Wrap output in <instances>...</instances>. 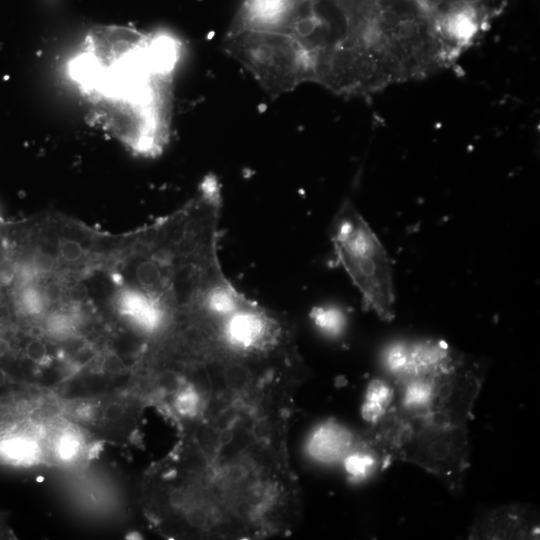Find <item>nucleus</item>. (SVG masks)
<instances>
[{"label":"nucleus","instance_id":"15","mask_svg":"<svg viewBox=\"0 0 540 540\" xmlns=\"http://www.w3.org/2000/svg\"><path fill=\"white\" fill-rule=\"evenodd\" d=\"M198 395L192 390L183 391L177 398L176 406L183 414H194L198 408Z\"/></svg>","mask_w":540,"mask_h":540},{"label":"nucleus","instance_id":"21","mask_svg":"<svg viewBox=\"0 0 540 540\" xmlns=\"http://www.w3.org/2000/svg\"><path fill=\"white\" fill-rule=\"evenodd\" d=\"M9 380L8 374L6 371L0 367V386L5 385Z\"/></svg>","mask_w":540,"mask_h":540},{"label":"nucleus","instance_id":"20","mask_svg":"<svg viewBox=\"0 0 540 540\" xmlns=\"http://www.w3.org/2000/svg\"><path fill=\"white\" fill-rule=\"evenodd\" d=\"M123 364L119 357L110 354L104 359V367L111 372L118 371L122 368Z\"/></svg>","mask_w":540,"mask_h":540},{"label":"nucleus","instance_id":"4","mask_svg":"<svg viewBox=\"0 0 540 540\" xmlns=\"http://www.w3.org/2000/svg\"><path fill=\"white\" fill-rule=\"evenodd\" d=\"M466 425H441L412 419L407 440L396 460L421 466L456 485L469 465Z\"/></svg>","mask_w":540,"mask_h":540},{"label":"nucleus","instance_id":"8","mask_svg":"<svg viewBox=\"0 0 540 540\" xmlns=\"http://www.w3.org/2000/svg\"><path fill=\"white\" fill-rule=\"evenodd\" d=\"M353 434L344 426L327 422L320 425L308 441V452L321 463L331 464L342 460L352 449Z\"/></svg>","mask_w":540,"mask_h":540},{"label":"nucleus","instance_id":"10","mask_svg":"<svg viewBox=\"0 0 540 540\" xmlns=\"http://www.w3.org/2000/svg\"><path fill=\"white\" fill-rule=\"evenodd\" d=\"M344 468L353 480H365L379 467L387 465L381 453L368 441L361 448L351 449L343 458Z\"/></svg>","mask_w":540,"mask_h":540},{"label":"nucleus","instance_id":"5","mask_svg":"<svg viewBox=\"0 0 540 540\" xmlns=\"http://www.w3.org/2000/svg\"><path fill=\"white\" fill-rule=\"evenodd\" d=\"M280 323L271 311L247 297L219 325V342L238 354H254L272 348L280 337Z\"/></svg>","mask_w":540,"mask_h":540},{"label":"nucleus","instance_id":"19","mask_svg":"<svg viewBox=\"0 0 540 540\" xmlns=\"http://www.w3.org/2000/svg\"><path fill=\"white\" fill-rule=\"evenodd\" d=\"M103 415L108 421H117L124 415V407L119 403H111L104 409Z\"/></svg>","mask_w":540,"mask_h":540},{"label":"nucleus","instance_id":"18","mask_svg":"<svg viewBox=\"0 0 540 540\" xmlns=\"http://www.w3.org/2000/svg\"><path fill=\"white\" fill-rule=\"evenodd\" d=\"M59 454L63 458L72 457L78 448V443L76 439L72 436H65L59 442Z\"/></svg>","mask_w":540,"mask_h":540},{"label":"nucleus","instance_id":"9","mask_svg":"<svg viewBox=\"0 0 540 540\" xmlns=\"http://www.w3.org/2000/svg\"><path fill=\"white\" fill-rule=\"evenodd\" d=\"M393 400L394 388L391 381L383 378L373 379L367 386L361 408L363 419L371 425L376 424L392 406Z\"/></svg>","mask_w":540,"mask_h":540},{"label":"nucleus","instance_id":"6","mask_svg":"<svg viewBox=\"0 0 540 540\" xmlns=\"http://www.w3.org/2000/svg\"><path fill=\"white\" fill-rule=\"evenodd\" d=\"M538 536L536 513L523 505L501 506L482 513L469 534L470 539H530Z\"/></svg>","mask_w":540,"mask_h":540},{"label":"nucleus","instance_id":"7","mask_svg":"<svg viewBox=\"0 0 540 540\" xmlns=\"http://www.w3.org/2000/svg\"><path fill=\"white\" fill-rule=\"evenodd\" d=\"M116 307L133 324L150 333L161 328L173 313L161 300L135 286L118 292Z\"/></svg>","mask_w":540,"mask_h":540},{"label":"nucleus","instance_id":"2","mask_svg":"<svg viewBox=\"0 0 540 540\" xmlns=\"http://www.w3.org/2000/svg\"><path fill=\"white\" fill-rule=\"evenodd\" d=\"M336 256L364 303L383 320L394 316V287L388 255L353 203L345 201L330 227Z\"/></svg>","mask_w":540,"mask_h":540},{"label":"nucleus","instance_id":"14","mask_svg":"<svg viewBox=\"0 0 540 540\" xmlns=\"http://www.w3.org/2000/svg\"><path fill=\"white\" fill-rule=\"evenodd\" d=\"M28 260L39 278H42L52 273L55 269L57 262L52 255L40 249H36L28 257Z\"/></svg>","mask_w":540,"mask_h":540},{"label":"nucleus","instance_id":"13","mask_svg":"<svg viewBox=\"0 0 540 540\" xmlns=\"http://www.w3.org/2000/svg\"><path fill=\"white\" fill-rule=\"evenodd\" d=\"M74 326L75 324L73 317L63 311L54 312L48 317L46 321L47 329L52 334L58 336H67L71 334L75 328Z\"/></svg>","mask_w":540,"mask_h":540},{"label":"nucleus","instance_id":"3","mask_svg":"<svg viewBox=\"0 0 540 540\" xmlns=\"http://www.w3.org/2000/svg\"><path fill=\"white\" fill-rule=\"evenodd\" d=\"M223 47L273 97L292 91L304 82H314L310 55L290 35L258 30L229 31Z\"/></svg>","mask_w":540,"mask_h":540},{"label":"nucleus","instance_id":"12","mask_svg":"<svg viewBox=\"0 0 540 540\" xmlns=\"http://www.w3.org/2000/svg\"><path fill=\"white\" fill-rule=\"evenodd\" d=\"M58 256L62 262L76 264L85 258L86 251L79 241L62 237L58 241Z\"/></svg>","mask_w":540,"mask_h":540},{"label":"nucleus","instance_id":"1","mask_svg":"<svg viewBox=\"0 0 540 540\" xmlns=\"http://www.w3.org/2000/svg\"><path fill=\"white\" fill-rule=\"evenodd\" d=\"M392 405L409 418L466 425L482 384L480 368L441 340L399 341L382 352Z\"/></svg>","mask_w":540,"mask_h":540},{"label":"nucleus","instance_id":"17","mask_svg":"<svg viewBox=\"0 0 540 540\" xmlns=\"http://www.w3.org/2000/svg\"><path fill=\"white\" fill-rule=\"evenodd\" d=\"M42 290L48 304L60 301L64 294L61 285L57 282H49L45 284V286H42Z\"/></svg>","mask_w":540,"mask_h":540},{"label":"nucleus","instance_id":"11","mask_svg":"<svg viewBox=\"0 0 540 540\" xmlns=\"http://www.w3.org/2000/svg\"><path fill=\"white\" fill-rule=\"evenodd\" d=\"M310 317L318 329L328 336L341 335L346 326L344 311L333 305L313 308Z\"/></svg>","mask_w":540,"mask_h":540},{"label":"nucleus","instance_id":"16","mask_svg":"<svg viewBox=\"0 0 540 540\" xmlns=\"http://www.w3.org/2000/svg\"><path fill=\"white\" fill-rule=\"evenodd\" d=\"M25 353L29 359L39 362L44 359L46 348L41 340L31 339L25 346Z\"/></svg>","mask_w":540,"mask_h":540}]
</instances>
